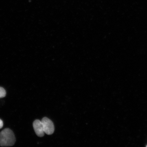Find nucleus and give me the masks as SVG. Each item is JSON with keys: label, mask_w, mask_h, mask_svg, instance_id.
Wrapping results in <instances>:
<instances>
[{"label": "nucleus", "mask_w": 147, "mask_h": 147, "mask_svg": "<svg viewBox=\"0 0 147 147\" xmlns=\"http://www.w3.org/2000/svg\"><path fill=\"white\" fill-rule=\"evenodd\" d=\"M16 141L14 134L10 129L5 128L0 133V146H12Z\"/></svg>", "instance_id": "nucleus-1"}, {"label": "nucleus", "mask_w": 147, "mask_h": 147, "mask_svg": "<svg viewBox=\"0 0 147 147\" xmlns=\"http://www.w3.org/2000/svg\"><path fill=\"white\" fill-rule=\"evenodd\" d=\"M45 133L51 135L54 133L55 128L54 124L50 119L47 117H44L41 120Z\"/></svg>", "instance_id": "nucleus-2"}, {"label": "nucleus", "mask_w": 147, "mask_h": 147, "mask_svg": "<svg viewBox=\"0 0 147 147\" xmlns=\"http://www.w3.org/2000/svg\"><path fill=\"white\" fill-rule=\"evenodd\" d=\"M33 125L36 135L38 137H43L45 135V132L41 121L38 119H36L33 123Z\"/></svg>", "instance_id": "nucleus-3"}, {"label": "nucleus", "mask_w": 147, "mask_h": 147, "mask_svg": "<svg viewBox=\"0 0 147 147\" xmlns=\"http://www.w3.org/2000/svg\"><path fill=\"white\" fill-rule=\"evenodd\" d=\"M6 95V92L4 88L0 87V98L5 97Z\"/></svg>", "instance_id": "nucleus-4"}, {"label": "nucleus", "mask_w": 147, "mask_h": 147, "mask_svg": "<svg viewBox=\"0 0 147 147\" xmlns=\"http://www.w3.org/2000/svg\"><path fill=\"white\" fill-rule=\"evenodd\" d=\"M3 126V122L2 120L0 119V129L2 128Z\"/></svg>", "instance_id": "nucleus-5"}, {"label": "nucleus", "mask_w": 147, "mask_h": 147, "mask_svg": "<svg viewBox=\"0 0 147 147\" xmlns=\"http://www.w3.org/2000/svg\"></svg>", "instance_id": "nucleus-6"}]
</instances>
